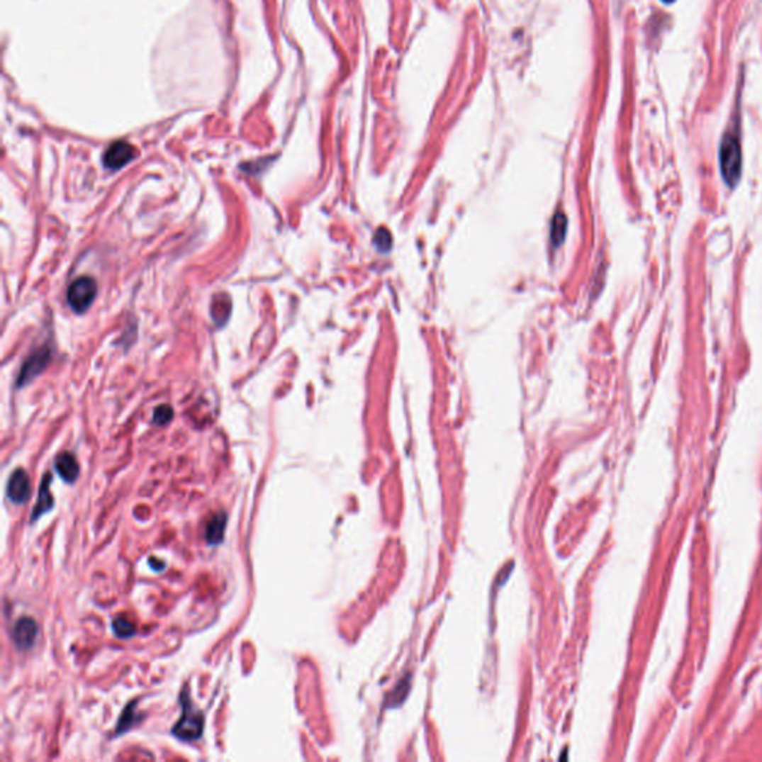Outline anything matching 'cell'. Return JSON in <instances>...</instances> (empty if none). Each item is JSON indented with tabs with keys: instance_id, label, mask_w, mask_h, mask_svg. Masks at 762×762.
I'll use <instances>...</instances> for the list:
<instances>
[{
	"instance_id": "cell-3",
	"label": "cell",
	"mask_w": 762,
	"mask_h": 762,
	"mask_svg": "<svg viewBox=\"0 0 762 762\" xmlns=\"http://www.w3.org/2000/svg\"><path fill=\"white\" fill-rule=\"evenodd\" d=\"M97 292V285L91 277H79L67 291V303L77 313H85L91 307Z\"/></svg>"
},
{
	"instance_id": "cell-12",
	"label": "cell",
	"mask_w": 762,
	"mask_h": 762,
	"mask_svg": "<svg viewBox=\"0 0 762 762\" xmlns=\"http://www.w3.org/2000/svg\"><path fill=\"white\" fill-rule=\"evenodd\" d=\"M139 721H140V716H139V713L136 712V703H130V705L124 709V712H123V715H121V719L118 721L115 734H124V733H127V731H128L130 728H133L134 725H136Z\"/></svg>"
},
{
	"instance_id": "cell-9",
	"label": "cell",
	"mask_w": 762,
	"mask_h": 762,
	"mask_svg": "<svg viewBox=\"0 0 762 762\" xmlns=\"http://www.w3.org/2000/svg\"><path fill=\"white\" fill-rule=\"evenodd\" d=\"M55 471L63 481L73 483L79 475V463L72 453H62L55 459Z\"/></svg>"
},
{
	"instance_id": "cell-13",
	"label": "cell",
	"mask_w": 762,
	"mask_h": 762,
	"mask_svg": "<svg viewBox=\"0 0 762 762\" xmlns=\"http://www.w3.org/2000/svg\"><path fill=\"white\" fill-rule=\"evenodd\" d=\"M112 630L119 639H130L136 634V625L125 617H118L112 622Z\"/></svg>"
},
{
	"instance_id": "cell-6",
	"label": "cell",
	"mask_w": 762,
	"mask_h": 762,
	"mask_svg": "<svg viewBox=\"0 0 762 762\" xmlns=\"http://www.w3.org/2000/svg\"><path fill=\"white\" fill-rule=\"evenodd\" d=\"M136 157V149L127 142H115L103 155V164L111 170L123 169Z\"/></svg>"
},
{
	"instance_id": "cell-11",
	"label": "cell",
	"mask_w": 762,
	"mask_h": 762,
	"mask_svg": "<svg viewBox=\"0 0 762 762\" xmlns=\"http://www.w3.org/2000/svg\"><path fill=\"white\" fill-rule=\"evenodd\" d=\"M230 311H231V301L230 298L225 295V293H220V295H216L213 298V304H212V318L213 320L220 326L225 323L228 320V316H230Z\"/></svg>"
},
{
	"instance_id": "cell-15",
	"label": "cell",
	"mask_w": 762,
	"mask_h": 762,
	"mask_svg": "<svg viewBox=\"0 0 762 762\" xmlns=\"http://www.w3.org/2000/svg\"><path fill=\"white\" fill-rule=\"evenodd\" d=\"M663 2H664V4H673L675 0H663Z\"/></svg>"
},
{
	"instance_id": "cell-10",
	"label": "cell",
	"mask_w": 762,
	"mask_h": 762,
	"mask_svg": "<svg viewBox=\"0 0 762 762\" xmlns=\"http://www.w3.org/2000/svg\"><path fill=\"white\" fill-rule=\"evenodd\" d=\"M225 527H227V515L223 512L215 514L211 520L207 521V526H206V541H207V544L219 545L223 541Z\"/></svg>"
},
{
	"instance_id": "cell-8",
	"label": "cell",
	"mask_w": 762,
	"mask_h": 762,
	"mask_svg": "<svg viewBox=\"0 0 762 762\" xmlns=\"http://www.w3.org/2000/svg\"><path fill=\"white\" fill-rule=\"evenodd\" d=\"M51 483H52V476H51V474H47L43 476V480L40 483L38 502H36V505L33 508V512H32V522L35 520L40 518L43 514L50 512L54 508V496L51 493Z\"/></svg>"
},
{
	"instance_id": "cell-5",
	"label": "cell",
	"mask_w": 762,
	"mask_h": 762,
	"mask_svg": "<svg viewBox=\"0 0 762 762\" xmlns=\"http://www.w3.org/2000/svg\"><path fill=\"white\" fill-rule=\"evenodd\" d=\"M38 624L33 618L23 617L13 624L12 640L15 646L21 651H27L35 645L38 637Z\"/></svg>"
},
{
	"instance_id": "cell-14",
	"label": "cell",
	"mask_w": 762,
	"mask_h": 762,
	"mask_svg": "<svg viewBox=\"0 0 762 762\" xmlns=\"http://www.w3.org/2000/svg\"><path fill=\"white\" fill-rule=\"evenodd\" d=\"M173 408L169 405H159L154 411V423L158 426H166L172 422Z\"/></svg>"
},
{
	"instance_id": "cell-4",
	"label": "cell",
	"mask_w": 762,
	"mask_h": 762,
	"mask_svg": "<svg viewBox=\"0 0 762 762\" xmlns=\"http://www.w3.org/2000/svg\"><path fill=\"white\" fill-rule=\"evenodd\" d=\"M30 493H32V486H30V478L27 472L23 469L13 471L6 486L8 499L15 505H23L28 500Z\"/></svg>"
},
{
	"instance_id": "cell-7",
	"label": "cell",
	"mask_w": 762,
	"mask_h": 762,
	"mask_svg": "<svg viewBox=\"0 0 762 762\" xmlns=\"http://www.w3.org/2000/svg\"><path fill=\"white\" fill-rule=\"evenodd\" d=\"M51 361V350L48 347H43L33 353L28 359L24 362L23 369L18 377V386H24L32 381L35 377H38L40 372L48 366Z\"/></svg>"
},
{
	"instance_id": "cell-2",
	"label": "cell",
	"mask_w": 762,
	"mask_h": 762,
	"mask_svg": "<svg viewBox=\"0 0 762 762\" xmlns=\"http://www.w3.org/2000/svg\"><path fill=\"white\" fill-rule=\"evenodd\" d=\"M181 703H182V718L173 727L172 734L182 741L198 740L203 736L204 716L196 706H194L192 700L186 691L181 694Z\"/></svg>"
},
{
	"instance_id": "cell-1",
	"label": "cell",
	"mask_w": 762,
	"mask_h": 762,
	"mask_svg": "<svg viewBox=\"0 0 762 762\" xmlns=\"http://www.w3.org/2000/svg\"><path fill=\"white\" fill-rule=\"evenodd\" d=\"M719 164L724 181L734 188L741 174V143L737 128L725 131L719 147Z\"/></svg>"
}]
</instances>
